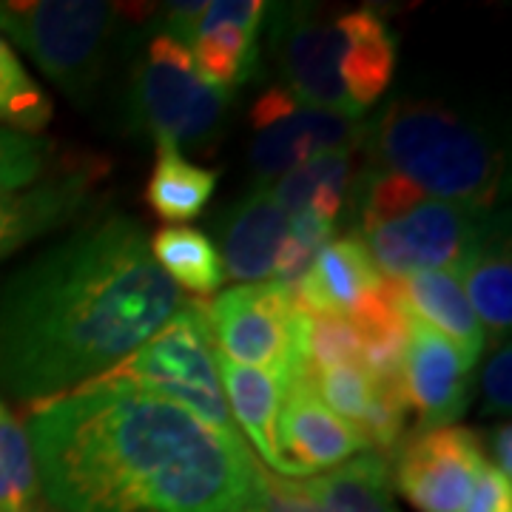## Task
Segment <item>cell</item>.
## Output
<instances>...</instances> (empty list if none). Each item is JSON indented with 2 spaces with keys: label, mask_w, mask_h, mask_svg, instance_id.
Masks as SVG:
<instances>
[{
  "label": "cell",
  "mask_w": 512,
  "mask_h": 512,
  "mask_svg": "<svg viewBox=\"0 0 512 512\" xmlns=\"http://www.w3.org/2000/svg\"><path fill=\"white\" fill-rule=\"evenodd\" d=\"M185 305L126 214L86 222L0 282V393L60 399L103 376Z\"/></svg>",
  "instance_id": "1"
},
{
  "label": "cell",
  "mask_w": 512,
  "mask_h": 512,
  "mask_svg": "<svg viewBox=\"0 0 512 512\" xmlns=\"http://www.w3.org/2000/svg\"><path fill=\"white\" fill-rule=\"evenodd\" d=\"M57 512H245L259 461L239 433L137 390H74L29 410Z\"/></svg>",
  "instance_id": "2"
},
{
  "label": "cell",
  "mask_w": 512,
  "mask_h": 512,
  "mask_svg": "<svg viewBox=\"0 0 512 512\" xmlns=\"http://www.w3.org/2000/svg\"><path fill=\"white\" fill-rule=\"evenodd\" d=\"M271 52L293 97L362 120L393 80L399 40L370 9L325 15L282 6L271 20Z\"/></svg>",
  "instance_id": "3"
},
{
  "label": "cell",
  "mask_w": 512,
  "mask_h": 512,
  "mask_svg": "<svg viewBox=\"0 0 512 512\" xmlns=\"http://www.w3.org/2000/svg\"><path fill=\"white\" fill-rule=\"evenodd\" d=\"M376 168L399 174L427 197L493 211L504 163L493 140L456 111L427 100H396L362 134Z\"/></svg>",
  "instance_id": "4"
},
{
  "label": "cell",
  "mask_w": 512,
  "mask_h": 512,
  "mask_svg": "<svg viewBox=\"0 0 512 512\" xmlns=\"http://www.w3.org/2000/svg\"><path fill=\"white\" fill-rule=\"evenodd\" d=\"M120 20L123 9L106 0H0V37L77 100L106 72Z\"/></svg>",
  "instance_id": "5"
},
{
  "label": "cell",
  "mask_w": 512,
  "mask_h": 512,
  "mask_svg": "<svg viewBox=\"0 0 512 512\" xmlns=\"http://www.w3.org/2000/svg\"><path fill=\"white\" fill-rule=\"evenodd\" d=\"M103 387L157 396L163 402L185 407L188 413H194L197 419L217 430L237 433L222 396L217 362H214V342L200 302H185L131 356L77 390H103Z\"/></svg>",
  "instance_id": "6"
},
{
  "label": "cell",
  "mask_w": 512,
  "mask_h": 512,
  "mask_svg": "<svg viewBox=\"0 0 512 512\" xmlns=\"http://www.w3.org/2000/svg\"><path fill=\"white\" fill-rule=\"evenodd\" d=\"M231 92L211 86L194 66L183 40L157 32L131 74L128 111L134 128L154 143L208 154L222 134Z\"/></svg>",
  "instance_id": "7"
},
{
  "label": "cell",
  "mask_w": 512,
  "mask_h": 512,
  "mask_svg": "<svg viewBox=\"0 0 512 512\" xmlns=\"http://www.w3.org/2000/svg\"><path fill=\"white\" fill-rule=\"evenodd\" d=\"M214 350L228 362L262 370L282 393L305 373V313L276 282L237 285L205 308Z\"/></svg>",
  "instance_id": "8"
},
{
  "label": "cell",
  "mask_w": 512,
  "mask_h": 512,
  "mask_svg": "<svg viewBox=\"0 0 512 512\" xmlns=\"http://www.w3.org/2000/svg\"><path fill=\"white\" fill-rule=\"evenodd\" d=\"M501 231L493 211L464 202L424 197L413 208L362 231L373 265L387 279H404L424 271L456 274L478 248Z\"/></svg>",
  "instance_id": "9"
},
{
  "label": "cell",
  "mask_w": 512,
  "mask_h": 512,
  "mask_svg": "<svg viewBox=\"0 0 512 512\" xmlns=\"http://www.w3.org/2000/svg\"><path fill=\"white\" fill-rule=\"evenodd\" d=\"M251 126L256 134L248 160L256 185L276 183L316 154L356 151L365 134L362 120L308 106L285 86H271L256 97Z\"/></svg>",
  "instance_id": "10"
},
{
  "label": "cell",
  "mask_w": 512,
  "mask_h": 512,
  "mask_svg": "<svg viewBox=\"0 0 512 512\" xmlns=\"http://www.w3.org/2000/svg\"><path fill=\"white\" fill-rule=\"evenodd\" d=\"M487 456L470 427H436L404 444L393 484L419 512H464Z\"/></svg>",
  "instance_id": "11"
},
{
  "label": "cell",
  "mask_w": 512,
  "mask_h": 512,
  "mask_svg": "<svg viewBox=\"0 0 512 512\" xmlns=\"http://www.w3.org/2000/svg\"><path fill=\"white\" fill-rule=\"evenodd\" d=\"M285 404L276 419V444L282 458V478H313L330 473L350 458L370 453L367 439L348 421L330 413L319 399L313 376L305 370L282 393Z\"/></svg>",
  "instance_id": "12"
},
{
  "label": "cell",
  "mask_w": 512,
  "mask_h": 512,
  "mask_svg": "<svg viewBox=\"0 0 512 512\" xmlns=\"http://www.w3.org/2000/svg\"><path fill=\"white\" fill-rule=\"evenodd\" d=\"M470 370L473 365L456 345L407 311L402 382L407 404L419 419V433L450 427L464 416L470 404Z\"/></svg>",
  "instance_id": "13"
},
{
  "label": "cell",
  "mask_w": 512,
  "mask_h": 512,
  "mask_svg": "<svg viewBox=\"0 0 512 512\" xmlns=\"http://www.w3.org/2000/svg\"><path fill=\"white\" fill-rule=\"evenodd\" d=\"M103 171L74 168L55 180L29 188H0V262H6L20 248L43 234L69 225L86 214L94 202V185Z\"/></svg>",
  "instance_id": "14"
},
{
  "label": "cell",
  "mask_w": 512,
  "mask_h": 512,
  "mask_svg": "<svg viewBox=\"0 0 512 512\" xmlns=\"http://www.w3.org/2000/svg\"><path fill=\"white\" fill-rule=\"evenodd\" d=\"M268 9L271 6L262 0H208V9L185 46L197 72L211 86L231 92L248 80Z\"/></svg>",
  "instance_id": "15"
},
{
  "label": "cell",
  "mask_w": 512,
  "mask_h": 512,
  "mask_svg": "<svg viewBox=\"0 0 512 512\" xmlns=\"http://www.w3.org/2000/svg\"><path fill=\"white\" fill-rule=\"evenodd\" d=\"M291 217L271 194V185H256L231 208H225L214 228L220 239L225 276L245 285H259L274 276L279 245L288 234Z\"/></svg>",
  "instance_id": "16"
},
{
  "label": "cell",
  "mask_w": 512,
  "mask_h": 512,
  "mask_svg": "<svg viewBox=\"0 0 512 512\" xmlns=\"http://www.w3.org/2000/svg\"><path fill=\"white\" fill-rule=\"evenodd\" d=\"M384 276L362 245V239H330L316 256L311 271L293 291L296 308L302 313H328L353 319L365 305L382 291Z\"/></svg>",
  "instance_id": "17"
},
{
  "label": "cell",
  "mask_w": 512,
  "mask_h": 512,
  "mask_svg": "<svg viewBox=\"0 0 512 512\" xmlns=\"http://www.w3.org/2000/svg\"><path fill=\"white\" fill-rule=\"evenodd\" d=\"M393 282L404 308L427 328L441 333L450 345H456L470 365H476L487 345V333L467 302L461 279L447 271H424Z\"/></svg>",
  "instance_id": "18"
},
{
  "label": "cell",
  "mask_w": 512,
  "mask_h": 512,
  "mask_svg": "<svg viewBox=\"0 0 512 512\" xmlns=\"http://www.w3.org/2000/svg\"><path fill=\"white\" fill-rule=\"evenodd\" d=\"M217 376L222 384L225 404L231 407V421H237L245 433V439L256 447L265 470L282 478V458L276 444V419H279V404H282V387L262 370L242 367L228 362L214 350ZM234 424V427H237Z\"/></svg>",
  "instance_id": "19"
},
{
  "label": "cell",
  "mask_w": 512,
  "mask_h": 512,
  "mask_svg": "<svg viewBox=\"0 0 512 512\" xmlns=\"http://www.w3.org/2000/svg\"><path fill=\"white\" fill-rule=\"evenodd\" d=\"M350 185H353V151H325L271 183V194L285 208L288 217L313 211L322 220L336 222L345 211Z\"/></svg>",
  "instance_id": "20"
},
{
  "label": "cell",
  "mask_w": 512,
  "mask_h": 512,
  "mask_svg": "<svg viewBox=\"0 0 512 512\" xmlns=\"http://www.w3.org/2000/svg\"><path fill=\"white\" fill-rule=\"evenodd\" d=\"M302 484L319 512H399L390 490L387 458L379 453H362Z\"/></svg>",
  "instance_id": "21"
},
{
  "label": "cell",
  "mask_w": 512,
  "mask_h": 512,
  "mask_svg": "<svg viewBox=\"0 0 512 512\" xmlns=\"http://www.w3.org/2000/svg\"><path fill=\"white\" fill-rule=\"evenodd\" d=\"M458 279L487 339L501 342L512 325V262L507 237L498 231L487 239L458 271Z\"/></svg>",
  "instance_id": "22"
},
{
  "label": "cell",
  "mask_w": 512,
  "mask_h": 512,
  "mask_svg": "<svg viewBox=\"0 0 512 512\" xmlns=\"http://www.w3.org/2000/svg\"><path fill=\"white\" fill-rule=\"evenodd\" d=\"M220 183V171L194 165L183 151L157 143V160L146 183L148 208L168 222L197 220Z\"/></svg>",
  "instance_id": "23"
},
{
  "label": "cell",
  "mask_w": 512,
  "mask_h": 512,
  "mask_svg": "<svg viewBox=\"0 0 512 512\" xmlns=\"http://www.w3.org/2000/svg\"><path fill=\"white\" fill-rule=\"evenodd\" d=\"M148 251L160 265V271L174 285H183L185 291L208 296L225 285L220 254L214 242L197 228H185V225L160 228L148 242Z\"/></svg>",
  "instance_id": "24"
},
{
  "label": "cell",
  "mask_w": 512,
  "mask_h": 512,
  "mask_svg": "<svg viewBox=\"0 0 512 512\" xmlns=\"http://www.w3.org/2000/svg\"><path fill=\"white\" fill-rule=\"evenodd\" d=\"M0 512H52L40 476L26 424L0 396Z\"/></svg>",
  "instance_id": "25"
},
{
  "label": "cell",
  "mask_w": 512,
  "mask_h": 512,
  "mask_svg": "<svg viewBox=\"0 0 512 512\" xmlns=\"http://www.w3.org/2000/svg\"><path fill=\"white\" fill-rule=\"evenodd\" d=\"M52 100L23 69L15 49L0 37V128L37 137L52 123Z\"/></svg>",
  "instance_id": "26"
},
{
  "label": "cell",
  "mask_w": 512,
  "mask_h": 512,
  "mask_svg": "<svg viewBox=\"0 0 512 512\" xmlns=\"http://www.w3.org/2000/svg\"><path fill=\"white\" fill-rule=\"evenodd\" d=\"M305 370L325 373L336 367H362V336L345 316L305 313Z\"/></svg>",
  "instance_id": "27"
},
{
  "label": "cell",
  "mask_w": 512,
  "mask_h": 512,
  "mask_svg": "<svg viewBox=\"0 0 512 512\" xmlns=\"http://www.w3.org/2000/svg\"><path fill=\"white\" fill-rule=\"evenodd\" d=\"M333 228H336V222L322 220L313 211L293 214L291 222H288V234H285L282 245H279V254H276L271 282L288 288V291H296L299 282L311 271L316 256L322 254V248L333 239Z\"/></svg>",
  "instance_id": "28"
},
{
  "label": "cell",
  "mask_w": 512,
  "mask_h": 512,
  "mask_svg": "<svg viewBox=\"0 0 512 512\" xmlns=\"http://www.w3.org/2000/svg\"><path fill=\"white\" fill-rule=\"evenodd\" d=\"M311 376L319 399L325 402L330 413H336L342 421L362 430L376 399V379L365 367H336V370L311 373Z\"/></svg>",
  "instance_id": "29"
},
{
  "label": "cell",
  "mask_w": 512,
  "mask_h": 512,
  "mask_svg": "<svg viewBox=\"0 0 512 512\" xmlns=\"http://www.w3.org/2000/svg\"><path fill=\"white\" fill-rule=\"evenodd\" d=\"M49 143L0 128V188H29L46 180Z\"/></svg>",
  "instance_id": "30"
},
{
  "label": "cell",
  "mask_w": 512,
  "mask_h": 512,
  "mask_svg": "<svg viewBox=\"0 0 512 512\" xmlns=\"http://www.w3.org/2000/svg\"><path fill=\"white\" fill-rule=\"evenodd\" d=\"M245 512H319L302 481L279 478L262 464L256 470V487Z\"/></svg>",
  "instance_id": "31"
},
{
  "label": "cell",
  "mask_w": 512,
  "mask_h": 512,
  "mask_svg": "<svg viewBox=\"0 0 512 512\" xmlns=\"http://www.w3.org/2000/svg\"><path fill=\"white\" fill-rule=\"evenodd\" d=\"M512 407V353L510 345L495 350L481 373V413L484 416H507Z\"/></svg>",
  "instance_id": "32"
},
{
  "label": "cell",
  "mask_w": 512,
  "mask_h": 512,
  "mask_svg": "<svg viewBox=\"0 0 512 512\" xmlns=\"http://www.w3.org/2000/svg\"><path fill=\"white\" fill-rule=\"evenodd\" d=\"M464 512H512V481L490 464L478 476L476 490L470 495Z\"/></svg>",
  "instance_id": "33"
},
{
  "label": "cell",
  "mask_w": 512,
  "mask_h": 512,
  "mask_svg": "<svg viewBox=\"0 0 512 512\" xmlns=\"http://www.w3.org/2000/svg\"><path fill=\"white\" fill-rule=\"evenodd\" d=\"M205 9H208V0H177V3H168L165 6V29L168 35H174L177 40H183L188 43V37L191 32L197 29V23L205 15Z\"/></svg>",
  "instance_id": "34"
},
{
  "label": "cell",
  "mask_w": 512,
  "mask_h": 512,
  "mask_svg": "<svg viewBox=\"0 0 512 512\" xmlns=\"http://www.w3.org/2000/svg\"><path fill=\"white\" fill-rule=\"evenodd\" d=\"M487 464L498 470L504 478L512 481V427L510 421L504 424H495L490 430V458Z\"/></svg>",
  "instance_id": "35"
}]
</instances>
